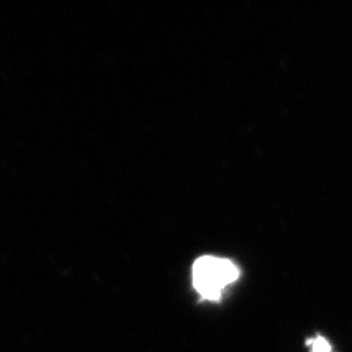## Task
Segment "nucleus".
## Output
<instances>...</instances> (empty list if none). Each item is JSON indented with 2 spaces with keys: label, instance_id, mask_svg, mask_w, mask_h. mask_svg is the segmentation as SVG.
<instances>
[{
  "label": "nucleus",
  "instance_id": "obj_1",
  "mask_svg": "<svg viewBox=\"0 0 352 352\" xmlns=\"http://www.w3.org/2000/svg\"><path fill=\"white\" fill-rule=\"evenodd\" d=\"M239 274L238 266L232 261L214 256H202L192 267V282L201 299L218 302L223 291L239 278Z\"/></svg>",
  "mask_w": 352,
  "mask_h": 352
},
{
  "label": "nucleus",
  "instance_id": "obj_2",
  "mask_svg": "<svg viewBox=\"0 0 352 352\" xmlns=\"http://www.w3.org/2000/svg\"><path fill=\"white\" fill-rule=\"evenodd\" d=\"M307 346L312 347L311 352H331V344L322 336H317L316 338L307 340Z\"/></svg>",
  "mask_w": 352,
  "mask_h": 352
}]
</instances>
